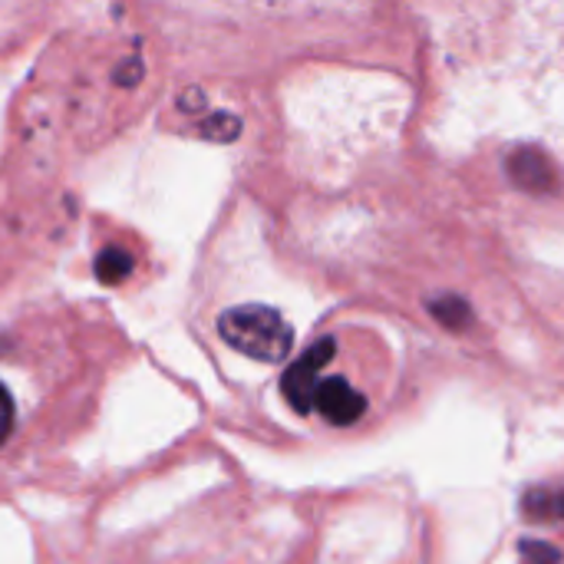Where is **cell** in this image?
Returning a JSON list of instances; mask_svg holds the SVG:
<instances>
[{"instance_id": "1", "label": "cell", "mask_w": 564, "mask_h": 564, "mask_svg": "<svg viewBox=\"0 0 564 564\" xmlns=\"http://www.w3.org/2000/svg\"><path fill=\"white\" fill-rule=\"evenodd\" d=\"M218 334L228 347L261 364L288 360L294 347V327L281 317V311L264 304L228 307L218 317Z\"/></svg>"}, {"instance_id": "2", "label": "cell", "mask_w": 564, "mask_h": 564, "mask_svg": "<svg viewBox=\"0 0 564 564\" xmlns=\"http://www.w3.org/2000/svg\"><path fill=\"white\" fill-rule=\"evenodd\" d=\"M334 354H337V340L334 337H321L317 344H311L281 373V393L294 406V413H301V416L314 413V397H317V387H321V370L334 360Z\"/></svg>"}, {"instance_id": "3", "label": "cell", "mask_w": 564, "mask_h": 564, "mask_svg": "<svg viewBox=\"0 0 564 564\" xmlns=\"http://www.w3.org/2000/svg\"><path fill=\"white\" fill-rule=\"evenodd\" d=\"M314 410L330 423V426H350L367 413V397L357 393L344 377H327L317 387Z\"/></svg>"}, {"instance_id": "4", "label": "cell", "mask_w": 564, "mask_h": 564, "mask_svg": "<svg viewBox=\"0 0 564 564\" xmlns=\"http://www.w3.org/2000/svg\"><path fill=\"white\" fill-rule=\"evenodd\" d=\"M506 175L512 178L516 188L532 192V195L555 192V185H558V172H555L552 159L542 149H532V145H522V149L509 152Z\"/></svg>"}, {"instance_id": "5", "label": "cell", "mask_w": 564, "mask_h": 564, "mask_svg": "<svg viewBox=\"0 0 564 564\" xmlns=\"http://www.w3.org/2000/svg\"><path fill=\"white\" fill-rule=\"evenodd\" d=\"M132 268H135L132 254H129L126 248H119V245H106V248L96 254V278H99L102 284H122V281L132 274Z\"/></svg>"}, {"instance_id": "6", "label": "cell", "mask_w": 564, "mask_h": 564, "mask_svg": "<svg viewBox=\"0 0 564 564\" xmlns=\"http://www.w3.org/2000/svg\"><path fill=\"white\" fill-rule=\"evenodd\" d=\"M430 314H433L443 327H449V330H463V327L473 324V307H469L463 297H456V294H446V297L430 301Z\"/></svg>"}, {"instance_id": "7", "label": "cell", "mask_w": 564, "mask_h": 564, "mask_svg": "<svg viewBox=\"0 0 564 564\" xmlns=\"http://www.w3.org/2000/svg\"><path fill=\"white\" fill-rule=\"evenodd\" d=\"M522 509L532 519H562L564 522V492H529Z\"/></svg>"}, {"instance_id": "8", "label": "cell", "mask_w": 564, "mask_h": 564, "mask_svg": "<svg viewBox=\"0 0 564 564\" xmlns=\"http://www.w3.org/2000/svg\"><path fill=\"white\" fill-rule=\"evenodd\" d=\"M519 552H522V564H564L562 552L539 539H522Z\"/></svg>"}, {"instance_id": "9", "label": "cell", "mask_w": 564, "mask_h": 564, "mask_svg": "<svg viewBox=\"0 0 564 564\" xmlns=\"http://www.w3.org/2000/svg\"><path fill=\"white\" fill-rule=\"evenodd\" d=\"M10 430H13V400H10L7 387L0 383V446L7 443Z\"/></svg>"}, {"instance_id": "10", "label": "cell", "mask_w": 564, "mask_h": 564, "mask_svg": "<svg viewBox=\"0 0 564 564\" xmlns=\"http://www.w3.org/2000/svg\"><path fill=\"white\" fill-rule=\"evenodd\" d=\"M139 76H142V63H139V59H135V63L129 59V63L119 69V86H129V83H135Z\"/></svg>"}]
</instances>
